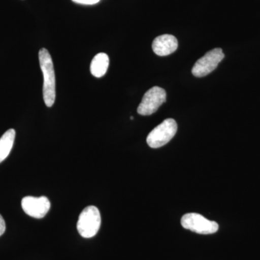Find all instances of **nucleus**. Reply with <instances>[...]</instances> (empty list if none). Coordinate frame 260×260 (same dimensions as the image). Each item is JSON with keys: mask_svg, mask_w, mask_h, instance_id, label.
<instances>
[{"mask_svg": "<svg viewBox=\"0 0 260 260\" xmlns=\"http://www.w3.org/2000/svg\"><path fill=\"white\" fill-rule=\"evenodd\" d=\"M39 62L44 77L43 97L48 107L54 105L56 98V79L54 64L49 51L43 48L39 52Z\"/></svg>", "mask_w": 260, "mask_h": 260, "instance_id": "obj_1", "label": "nucleus"}, {"mask_svg": "<svg viewBox=\"0 0 260 260\" xmlns=\"http://www.w3.org/2000/svg\"><path fill=\"white\" fill-rule=\"evenodd\" d=\"M102 223L100 212L95 206L86 207L80 214L77 229L83 238H92L96 235Z\"/></svg>", "mask_w": 260, "mask_h": 260, "instance_id": "obj_2", "label": "nucleus"}, {"mask_svg": "<svg viewBox=\"0 0 260 260\" xmlns=\"http://www.w3.org/2000/svg\"><path fill=\"white\" fill-rule=\"evenodd\" d=\"M177 131V124L173 119H166L154 128L147 138V143L150 148H158L167 144L174 138Z\"/></svg>", "mask_w": 260, "mask_h": 260, "instance_id": "obj_3", "label": "nucleus"}, {"mask_svg": "<svg viewBox=\"0 0 260 260\" xmlns=\"http://www.w3.org/2000/svg\"><path fill=\"white\" fill-rule=\"evenodd\" d=\"M181 224L183 228L199 234H212L218 232L219 225L216 222L211 221L198 213L185 214L181 218Z\"/></svg>", "mask_w": 260, "mask_h": 260, "instance_id": "obj_4", "label": "nucleus"}, {"mask_svg": "<svg viewBox=\"0 0 260 260\" xmlns=\"http://www.w3.org/2000/svg\"><path fill=\"white\" fill-rule=\"evenodd\" d=\"M167 101V93L160 87L154 86L145 93L138 108V113L142 116H149L156 112L158 108Z\"/></svg>", "mask_w": 260, "mask_h": 260, "instance_id": "obj_5", "label": "nucleus"}, {"mask_svg": "<svg viewBox=\"0 0 260 260\" xmlns=\"http://www.w3.org/2000/svg\"><path fill=\"white\" fill-rule=\"evenodd\" d=\"M223 51L220 48L208 51L203 57L195 63L191 73L198 78L206 76L216 69L217 67L224 58Z\"/></svg>", "mask_w": 260, "mask_h": 260, "instance_id": "obj_6", "label": "nucleus"}, {"mask_svg": "<svg viewBox=\"0 0 260 260\" xmlns=\"http://www.w3.org/2000/svg\"><path fill=\"white\" fill-rule=\"evenodd\" d=\"M22 208L29 216L41 219L46 216L51 208V203L47 197H25L21 202Z\"/></svg>", "mask_w": 260, "mask_h": 260, "instance_id": "obj_7", "label": "nucleus"}, {"mask_svg": "<svg viewBox=\"0 0 260 260\" xmlns=\"http://www.w3.org/2000/svg\"><path fill=\"white\" fill-rule=\"evenodd\" d=\"M152 48L157 55L168 56L177 50L178 41L174 36L164 34L154 39Z\"/></svg>", "mask_w": 260, "mask_h": 260, "instance_id": "obj_8", "label": "nucleus"}, {"mask_svg": "<svg viewBox=\"0 0 260 260\" xmlns=\"http://www.w3.org/2000/svg\"><path fill=\"white\" fill-rule=\"evenodd\" d=\"M109 65V58L105 53L96 54L90 64V73L95 78H102L107 73Z\"/></svg>", "mask_w": 260, "mask_h": 260, "instance_id": "obj_9", "label": "nucleus"}, {"mask_svg": "<svg viewBox=\"0 0 260 260\" xmlns=\"http://www.w3.org/2000/svg\"><path fill=\"white\" fill-rule=\"evenodd\" d=\"M15 129H8L0 138V164L9 155L14 144Z\"/></svg>", "mask_w": 260, "mask_h": 260, "instance_id": "obj_10", "label": "nucleus"}, {"mask_svg": "<svg viewBox=\"0 0 260 260\" xmlns=\"http://www.w3.org/2000/svg\"><path fill=\"white\" fill-rule=\"evenodd\" d=\"M72 1L80 5H93L99 3L100 0H72Z\"/></svg>", "mask_w": 260, "mask_h": 260, "instance_id": "obj_11", "label": "nucleus"}, {"mask_svg": "<svg viewBox=\"0 0 260 260\" xmlns=\"http://www.w3.org/2000/svg\"><path fill=\"white\" fill-rule=\"evenodd\" d=\"M5 230H6V224H5L4 218L0 215V237L4 234Z\"/></svg>", "mask_w": 260, "mask_h": 260, "instance_id": "obj_12", "label": "nucleus"}]
</instances>
